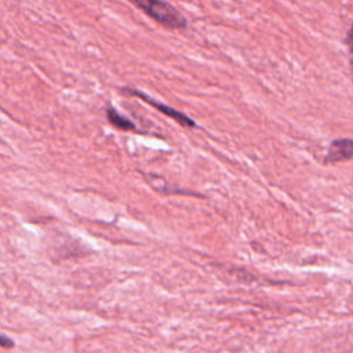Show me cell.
<instances>
[{"label": "cell", "mask_w": 353, "mask_h": 353, "mask_svg": "<svg viewBox=\"0 0 353 353\" xmlns=\"http://www.w3.org/2000/svg\"><path fill=\"white\" fill-rule=\"evenodd\" d=\"M131 3L168 29H182L188 25L185 15L171 3L160 0H132Z\"/></svg>", "instance_id": "1"}, {"label": "cell", "mask_w": 353, "mask_h": 353, "mask_svg": "<svg viewBox=\"0 0 353 353\" xmlns=\"http://www.w3.org/2000/svg\"><path fill=\"white\" fill-rule=\"evenodd\" d=\"M120 92H123L124 95H128V97H138V98H141L142 101H145V102L149 103L150 106L156 108V109H157L159 112H161L163 114H167L168 117H171L172 120H175V121H176L179 125H182V127L192 128V127H196V125H197V124L194 123V120L190 119L189 116H186L185 113H182V112H179V110H176V109H174V108L165 105V103H161V102L153 99L152 97L146 95V94L142 92V91H138L137 88L123 87V88H120Z\"/></svg>", "instance_id": "2"}, {"label": "cell", "mask_w": 353, "mask_h": 353, "mask_svg": "<svg viewBox=\"0 0 353 353\" xmlns=\"http://www.w3.org/2000/svg\"><path fill=\"white\" fill-rule=\"evenodd\" d=\"M353 157V139H336L332 141L325 154V163H338Z\"/></svg>", "instance_id": "3"}, {"label": "cell", "mask_w": 353, "mask_h": 353, "mask_svg": "<svg viewBox=\"0 0 353 353\" xmlns=\"http://www.w3.org/2000/svg\"><path fill=\"white\" fill-rule=\"evenodd\" d=\"M106 119L113 127H116L119 130H123V131H135L137 130L134 121H131L130 119L120 114L113 106L106 108Z\"/></svg>", "instance_id": "4"}, {"label": "cell", "mask_w": 353, "mask_h": 353, "mask_svg": "<svg viewBox=\"0 0 353 353\" xmlns=\"http://www.w3.org/2000/svg\"><path fill=\"white\" fill-rule=\"evenodd\" d=\"M346 44H347L349 51H350V55H352V59H350V61H353V23H352L350 30L347 32V36H346Z\"/></svg>", "instance_id": "5"}]
</instances>
